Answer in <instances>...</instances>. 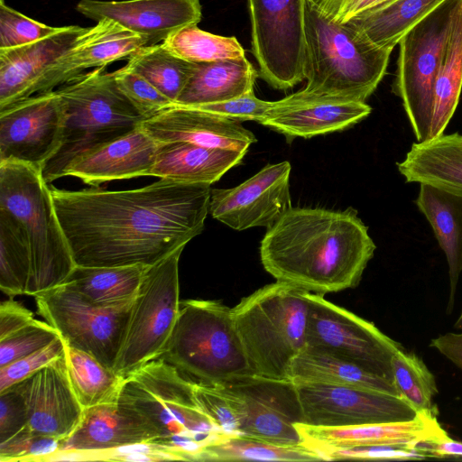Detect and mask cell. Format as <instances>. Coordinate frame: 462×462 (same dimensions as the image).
Returning <instances> with one entry per match:
<instances>
[{"label": "cell", "mask_w": 462, "mask_h": 462, "mask_svg": "<svg viewBox=\"0 0 462 462\" xmlns=\"http://www.w3.org/2000/svg\"><path fill=\"white\" fill-rule=\"evenodd\" d=\"M183 249L145 269L116 359L117 374L125 376L162 352L179 314V262Z\"/></svg>", "instance_id": "10"}, {"label": "cell", "mask_w": 462, "mask_h": 462, "mask_svg": "<svg viewBox=\"0 0 462 462\" xmlns=\"http://www.w3.org/2000/svg\"><path fill=\"white\" fill-rule=\"evenodd\" d=\"M64 356L70 383L84 409L117 401L125 376L66 343Z\"/></svg>", "instance_id": "36"}, {"label": "cell", "mask_w": 462, "mask_h": 462, "mask_svg": "<svg viewBox=\"0 0 462 462\" xmlns=\"http://www.w3.org/2000/svg\"><path fill=\"white\" fill-rule=\"evenodd\" d=\"M291 166L284 161L267 164L231 189H211L209 213L232 229L271 227L291 206L289 179Z\"/></svg>", "instance_id": "16"}, {"label": "cell", "mask_w": 462, "mask_h": 462, "mask_svg": "<svg viewBox=\"0 0 462 462\" xmlns=\"http://www.w3.org/2000/svg\"><path fill=\"white\" fill-rule=\"evenodd\" d=\"M460 0H445L399 42L392 91L402 99L417 143L430 139L434 83Z\"/></svg>", "instance_id": "9"}, {"label": "cell", "mask_w": 462, "mask_h": 462, "mask_svg": "<svg viewBox=\"0 0 462 462\" xmlns=\"http://www.w3.org/2000/svg\"><path fill=\"white\" fill-rule=\"evenodd\" d=\"M273 101L262 100L254 90L223 102L194 106L203 110L236 122L255 121L261 123L273 107Z\"/></svg>", "instance_id": "47"}, {"label": "cell", "mask_w": 462, "mask_h": 462, "mask_svg": "<svg viewBox=\"0 0 462 462\" xmlns=\"http://www.w3.org/2000/svg\"><path fill=\"white\" fill-rule=\"evenodd\" d=\"M415 204L430 224L447 259L449 277L447 314H450L462 273V197L433 185L420 183Z\"/></svg>", "instance_id": "28"}, {"label": "cell", "mask_w": 462, "mask_h": 462, "mask_svg": "<svg viewBox=\"0 0 462 462\" xmlns=\"http://www.w3.org/2000/svg\"><path fill=\"white\" fill-rule=\"evenodd\" d=\"M125 67L146 79L175 103L191 76L195 63L171 53L161 42L136 51L127 59Z\"/></svg>", "instance_id": "38"}, {"label": "cell", "mask_w": 462, "mask_h": 462, "mask_svg": "<svg viewBox=\"0 0 462 462\" xmlns=\"http://www.w3.org/2000/svg\"><path fill=\"white\" fill-rule=\"evenodd\" d=\"M157 143L156 159L149 176L188 183L211 185L238 165L246 153L181 141Z\"/></svg>", "instance_id": "27"}, {"label": "cell", "mask_w": 462, "mask_h": 462, "mask_svg": "<svg viewBox=\"0 0 462 462\" xmlns=\"http://www.w3.org/2000/svg\"><path fill=\"white\" fill-rule=\"evenodd\" d=\"M445 0H389L347 23L372 43L393 50L404 35Z\"/></svg>", "instance_id": "32"}, {"label": "cell", "mask_w": 462, "mask_h": 462, "mask_svg": "<svg viewBox=\"0 0 462 462\" xmlns=\"http://www.w3.org/2000/svg\"><path fill=\"white\" fill-rule=\"evenodd\" d=\"M157 439L136 413L116 401L84 409L79 424L61 441L60 450L104 451Z\"/></svg>", "instance_id": "26"}, {"label": "cell", "mask_w": 462, "mask_h": 462, "mask_svg": "<svg viewBox=\"0 0 462 462\" xmlns=\"http://www.w3.org/2000/svg\"><path fill=\"white\" fill-rule=\"evenodd\" d=\"M365 102L332 97L305 96L295 92L281 100L260 123L282 134L288 142L346 130L367 117Z\"/></svg>", "instance_id": "21"}, {"label": "cell", "mask_w": 462, "mask_h": 462, "mask_svg": "<svg viewBox=\"0 0 462 462\" xmlns=\"http://www.w3.org/2000/svg\"><path fill=\"white\" fill-rule=\"evenodd\" d=\"M307 292L276 281L243 298L232 308L254 375L290 380L291 364L307 345Z\"/></svg>", "instance_id": "5"}, {"label": "cell", "mask_w": 462, "mask_h": 462, "mask_svg": "<svg viewBox=\"0 0 462 462\" xmlns=\"http://www.w3.org/2000/svg\"><path fill=\"white\" fill-rule=\"evenodd\" d=\"M88 27L70 25L29 44L0 50V110L40 94L52 67Z\"/></svg>", "instance_id": "20"}, {"label": "cell", "mask_w": 462, "mask_h": 462, "mask_svg": "<svg viewBox=\"0 0 462 462\" xmlns=\"http://www.w3.org/2000/svg\"><path fill=\"white\" fill-rule=\"evenodd\" d=\"M76 10L98 22L112 20L146 40L162 42L176 31L200 22V0H79Z\"/></svg>", "instance_id": "19"}, {"label": "cell", "mask_w": 462, "mask_h": 462, "mask_svg": "<svg viewBox=\"0 0 462 462\" xmlns=\"http://www.w3.org/2000/svg\"><path fill=\"white\" fill-rule=\"evenodd\" d=\"M34 298L38 313L67 345L115 370L134 300L119 306L99 307L64 283Z\"/></svg>", "instance_id": "12"}, {"label": "cell", "mask_w": 462, "mask_h": 462, "mask_svg": "<svg viewBox=\"0 0 462 462\" xmlns=\"http://www.w3.org/2000/svg\"><path fill=\"white\" fill-rule=\"evenodd\" d=\"M64 122V105L57 90L0 110V162H21L42 171L61 145Z\"/></svg>", "instance_id": "15"}, {"label": "cell", "mask_w": 462, "mask_h": 462, "mask_svg": "<svg viewBox=\"0 0 462 462\" xmlns=\"http://www.w3.org/2000/svg\"><path fill=\"white\" fill-rule=\"evenodd\" d=\"M194 382L156 358L125 375L117 397L156 433L157 442L175 447L188 461L201 444L221 433L199 407Z\"/></svg>", "instance_id": "6"}, {"label": "cell", "mask_w": 462, "mask_h": 462, "mask_svg": "<svg viewBox=\"0 0 462 462\" xmlns=\"http://www.w3.org/2000/svg\"><path fill=\"white\" fill-rule=\"evenodd\" d=\"M325 461L338 459L420 460L427 456L417 447L407 445H376L327 451Z\"/></svg>", "instance_id": "48"}, {"label": "cell", "mask_w": 462, "mask_h": 462, "mask_svg": "<svg viewBox=\"0 0 462 462\" xmlns=\"http://www.w3.org/2000/svg\"><path fill=\"white\" fill-rule=\"evenodd\" d=\"M157 146V142L139 127L78 157L65 168L62 177L73 176L97 187L106 181L149 176Z\"/></svg>", "instance_id": "25"}, {"label": "cell", "mask_w": 462, "mask_h": 462, "mask_svg": "<svg viewBox=\"0 0 462 462\" xmlns=\"http://www.w3.org/2000/svg\"><path fill=\"white\" fill-rule=\"evenodd\" d=\"M194 395L200 410L224 434H240L245 418L241 396L227 383L194 382Z\"/></svg>", "instance_id": "41"}, {"label": "cell", "mask_w": 462, "mask_h": 462, "mask_svg": "<svg viewBox=\"0 0 462 462\" xmlns=\"http://www.w3.org/2000/svg\"><path fill=\"white\" fill-rule=\"evenodd\" d=\"M393 50L372 43L347 23H333L308 0L305 96L365 102L383 79Z\"/></svg>", "instance_id": "3"}, {"label": "cell", "mask_w": 462, "mask_h": 462, "mask_svg": "<svg viewBox=\"0 0 462 462\" xmlns=\"http://www.w3.org/2000/svg\"><path fill=\"white\" fill-rule=\"evenodd\" d=\"M323 296L307 292L310 304L307 345L393 383L392 359L404 347L373 323Z\"/></svg>", "instance_id": "13"}, {"label": "cell", "mask_w": 462, "mask_h": 462, "mask_svg": "<svg viewBox=\"0 0 462 462\" xmlns=\"http://www.w3.org/2000/svg\"><path fill=\"white\" fill-rule=\"evenodd\" d=\"M105 68L84 72L57 89L65 122L61 145L42 169L48 184L61 178L75 159L134 132L145 119Z\"/></svg>", "instance_id": "4"}, {"label": "cell", "mask_w": 462, "mask_h": 462, "mask_svg": "<svg viewBox=\"0 0 462 462\" xmlns=\"http://www.w3.org/2000/svg\"><path fill=\"white\" fill-rule=\"evenodd\" d=\"M74 263L79 266H151L203 228L211 188L160 179L126 190L51 187Z\"/></svg>", "instance_id": "1"}, {"label": "cell", "mask_w": 462, "mask_h": 462, "mask_svg": "<svg viewBox=\"0 0 462 462\" xmlns=\"http://www.w3.org/2000/svg\"><path fill=\"white\" fill-rule=\"evenodd\" d=\"M462 89V0L454 14L434 83L433 117L430 139L443 134Z\"/></svg>", "instance_id": "35"}, {"label": "cell", "mask_w": 462, "mask_h": 462, "mask_svg": "<svg viewBox=\"0 0 462 462\" xmlns=\"http://www.w3.org/2000/svg\"><path fill=\"white\" fill-rule=\"evenodd\" d=\"M64 353L65 341L60 335L46 346L0 368V392L32 376Z\"/></svg>", "instance_id": "46"}, {"label": "cell", "mask_w": 462, "mask_h": 462, "mask_svg": "<svg viewBox=\"0 0 462 462\" xmlns=\"http://www.w3.org/2000/svg\"><path fill=\"white\" fill-rule=\"evenodd\" d=\"M430 346L462 370V332H448L431 339Z\"/></svg>", "instance_id": "53"}, {"label": "cell", "mask_w": 462, "mask_h": 462, "mask_svg": "<svg viewBox=\"0 0 462 462\" xmlns=\"http://www.w3.org/2000/svg\"><path fill=\"white\" fill-rule=\"evenodd\" d=\"M393 383L402 397L418 413L438 415L434 398L438 388L433 374L422 359L404 348L392 359Z\"/></svg>", "instance_id": "40"}, {"label": "cell", "mask_w": 462, "mask_h": 462, "mask_svg": "<svg viewBox=\"0 0 462 462\" xmlns=\"http://www.w3.org/2000/svg\"><path fill=\"white\" fill-rule=\"evenodd\" d=\"M158 358L205 383H226L254 375L232 308L217 300H180L176 323Z\"/></svg>", "instance_id": "8"}, {"label": "cell", "mask_w": 462, "mask_h": 462, "mask_svg": "<svg viewBox=\"0 0 462 462\" xmlns=\"http://www.w3.org/2000/svg\"><path fill=\"white\" fill-rule=\"evenodd\" d=\"M31 273L27 235L10 212L0 208V290L10 297L26 295Z\"/></svg>", "instance_id": "37"}, {"label": "cell", "mask_w": 462, "mask_h": 462, "mask_svg": "<svg viewBox=\"0 0 462 462\" xmlns=\"http://www.w3.org/2000/svg\"><path fill=\"white\" fill-rule=\"evenodd\" d=\"M141 127L157 143L181 141L246 152L256 142L254 134L236 121L175 103L144 119Z\"/></svg>", "instance_id": "23"}, {"label": "cell", "mask_w": 462, "mask_h": 462, "mask_svg": "<svg viewBox=\"0 0 462 462\" xmlns=\"http://www.w3.org/2000/svg\"><path fill=\"white\" fill-rule=\"evenodd\" d=\"M162 44L171 53L193 63L245 58V51L235 36L210 33L197 24L176 31Z\"/></svg>", "instance_id": "39"}, {"label": "cell", "mask_w": 462, "mask_h": 462, "mask_svg": "<svg viewBox=\"0 0 462 462\" xmlns=\"http://www.w3.org/2000/svg\"><path fill=\"white\" fill-rule=\"evenodd\" d=\"M293 383L303 413V424L347 427L410 420L418 414L400 396L354 386Z\"/></svg>", "instance_id": "14"}, {"label": "cell", "mask_w": 462, "mask_h": 462, "mask_svg": "<svg viewBox=\"0 0 462 462\" xmlns=\"http://www.w3.org/2000/svg\"><path fill=\"white\" fill-rule=\"evenodd\" d=\"M60 336L48 322L35 319L28 326L0 339V368L46 346Z\"/></svg>", "instance_id": "43"}, {"label": "cell", "mask_w": 462, "mask_h": 462, "mask_svg": "<svg viewBox=\"0 0 462 462\" xmlns=\"http://www.w3.org/2000/svg\"><path fill=\"white\" fill-rule=\"evenodd\" d=\"M226 383L244 401L241 435L282 446L303 445L295 424L304 423V418L292 381L250 375Z\"/></svg>", "instance_id": "17"}, {"label": "cell", "mask_w": 462, "mask_h": 462, "mask_svg": "<svg viewBox=\"0 0 462 462\" xmlns=\"http://www.w3.org/2000/svg\"><path fill=\"white\" fill-rule=\"evenodd\" d=\"M289 377L295 383L354 386L400 396L393 382L308 345L293 358Z\"/></svg>", "instance_id": "31"}, {"label": "cell", "mask_w": 462, "mask_h": 462, "mask_svg": "<svg viewBox=\"0 0 462 462\" xmlns=\"http://www.w3.org/2000/svg\"><path fill=\"white\" fill-rule=\"evenodd\" d=\"M0 208L19 221L28 237L32 273L26 295L61 285L76 264L41 170L16 161L0 162Z\"/></svg>", "instance_id": "7"}, {"label": "cell", "mask_w": 462, "mask_h": 462, "mask_svg": "<svg viewBox=\"0 0 462 462\" xmlns=\"http://www.w3.org/2000/svg\"><path fill=\"white\" fill-rule=\"evenodd\" d=\"M61 441L26 428L0 443V461L42 462L46 457L60 450Z\"/></svg>", "instance_id": "45"}, {"label": "cell", "mask_w": 462, "mask_h": 462, "mask_svg": "<svg viewBox=\"0 0 462 462\" xmlns=\"http://www.w3.org/2000/svg\"><path fill=\"white\" fill-rule=\"evenodd\" d=\"M327 19L345 24L389 0H309Z\"/></svg>", "instance_id": "50"}, {"label": "cell", "mask_w": 462, "mask_h": 462, "mask_svg": "<svg viewBox=\"0 0 462 462\" xmlns=\"http://www.w3.org/2000/svg\"><path fill=\"white\" fill-rule=\"evenodd\" d=\"M28 426L27 410L23 395L13 385L0 392V443Z\"/></svg>", "instance_id": "49"}, {"label": "cell", "mask_w": 462, "mask_h": 462, "mask_svg": "<svg viewBox=\"0 0 462 462\" xmlns=\"http://www.w3.org/2000/svg\"><path fill=\"white\" fill-rule=\"evenodd\" d=\"M307 2L247 0L259 77L275 89L287 90L305 79Z\"/></svg>", "instance_id": "11"}, {"label": "cell", "mask_w": 462, "mask_h": 462, "mask_svg": "<svg viewBox=\"0 0 462 462\" xmlns=\"http://www.w3.org/2000/svg\"><path fill=\"white\" fill-rule=\"evenodd\" d=\"M397 169L406 182L433 185L462 197V135L442 134L412 143Z\"/></svg>", "instance_id": "29"}, {"label": "cell", "mask_w": 462, "mask_h": 462, "mask_svg": "<svg viewBox=\"0 0 462 462\" xmlns=\"http://www.w3.org/2000/svg\"><path fill=\"white\" fill-rule=\"evenodd\" d=\"M146 45V40L139 34L112 20H100L95 26L88 27L75 46L52 67L40 93L53 91L88 69L106 67L114 61L128 59Z\"/></svg>", "instance_id": "24"}, {"label": "cell", "mask_w": 462, "mask_h": 462, "mask_svg": "<svg viewBox=\"0 0 462 462\" xmlns=\"http://www.w3.org/2000/svg\"><path fill=\"white\" fill-rule=\"evenodd\" d=\"M35 320L32 312L10 297L0 305V339H4Z\"/></svg>", "instance_id": "51"}, {"label": "cell", "mask_w": 462, "mask_h": 462, "mask_svg": "<svg viewBox=\"0 0 462 462\" xmlns=\"http://www.w3.org/2000/svg\"><path fill=\"white\" fill-rule=\"evenodd\" d=\"M324 461L305 445L282 446L241 434L217 433L195 451L192 461Z\"/></svg>", "instance_id": "34"}, {"label": "cell", "mask_w": 462, "mask_h": 462, "mask_svg": "<svg viewBox=\"0 0 462 462\" xmlns=\"http://www.w3.org/2000/svg\"><path fill=\"white\" fill-rule=\"evenodd\" d=\"M454 328L457 329H462V310L461 312L454 324Z\"/></svg>", "instance_id": "54"}, {"label": "cell", "mask_w": 462, "mask_h": 462, "mask_svg": "<svg viewBox=\"0 0 462 462\" xmlns=\"http://www.w3.org/2000/svg\"><path fill=\"white\" fill-rule=\"evenodd\" d=\"M14 385L23 397L30 430L64 440L79 424L84 408L70 383L64 355Z\"/></svg>", "instance_id": "18"}, {"label": "cell", "mask_w": 462, "mask_h": 462, "mask_svg": "<svg viewBox=\"0 0 462 462\" xmlns=\"http://www.w3.org/2000/svg\"><path fill=\"white\" fill-rule=\"evenodd\" d=\"M376 245L353 208H291L267 231L260 259L277 282L325 295L355 288Z\"/></svg>", "instance_id": "2"}, {"label": "cell", "mask_w": 462, "mask_h": 462, "mask_svg": "<svg viewBox=\"0 0 462 462\" xmlns=\"http://www.w3.org/2000/svg\"><path fill=\"white\" fill-rule=\"evenodd\" d=\"M257 77L259 71L246 58L195 63L175 104L201 106L233 99L254 90Z\"/></svg>", "instance_id": "30"}, {"label": "cell", "mask_w": 462, "mask_h": 462, "mask_svg": "<svg viewBox=\"0 0 462 462\" xmlns=\"http://www.w3.org/2000/svg\"><path fill=\"white\" fill-rule=\"evenodd\" d=\"M417 448L427 457L462 459V442L451 439L448 435L419 444Z\"/></svg>", "instance_id": "52"}, {"label": "cell", "mask_w": 462, "mask_h": 462, "mask_svg": "<svg viewBox=\"0 0 462 462\" xmlns=\"http://www.w3.org/2000/svg\"><path fill=\"white\" fill-rule=\"evenodd\" d=\"M295 426L302 438V444L322 458V455L330 450L376 445L417 447L448 435L439 423L437 416L424 413H418L414 419L404 421L347 427H317L303 423H296Z\"/></svg>", "instance_id": "22"}, {"label": "cell", "mask_w": 462, "mask_h": 462, "mask_svg": "<svg viewBox=\"0 0 462 462\" xmlns=\"http://www.w3.org/2000/svg\"><path fill=\"white\" fill-rule=\"evenodd\" d=\"M147 267L76 265L63 283L96 306L115 307L134 299Z\"/></svg>", "instance_id": "33"}, {"label": "cell", "mask_w": 462, "mask_h": 462, "mask_svg": "<svg viewBox=\"0 0 462 462\" xmlns=\"http://www.w3.org/2000/svg\"><path fill=\"white\" fill-rule=\"evenodd\" d=\"M60 27H52L0 4V50L29 44L56 32Z\"/></svg>", "instance_id": "44"}, {"label": "cell", "mask_w": 462, "mask_h": 462, "mask_svg": "<svg viewBox=\"0 0 462 462\" xmlns=\"http://www.w3.org/2000/svg\"><path fill=\"white\" fill-rule=\"evenodd\" d=\"M113 75L121 92L145 119L174 104L146 79L125 66L113 71Z\"/></svg>", "instance_id": "42"}]
</instances>
